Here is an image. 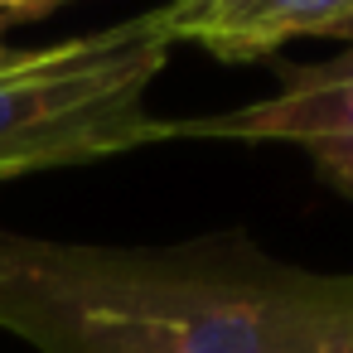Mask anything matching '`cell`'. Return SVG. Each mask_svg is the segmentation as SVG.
Segmentation results:
<instances>
[{
  "instance_id": "1",
  "label": "cell",
  "mask_w": 353,
  "mask_h": 353,
  "mask_svg": "<svg viewBox=\"0 0 353 353\" xmlns=\"http://www.w3.org/2000/svg\"><path fill=\"white\" fill-rule=\"evenodd\" d=\"M0 324L39 353H353V276L281 266L247 242L0 237Z\"/></svg>"
},
{
  "instance_id": "2",
  "label": "cell",
  "mask_w": 353,
  "mask_h": 353,
  "mask_svg": "<svg viewBox=\"0 0 353 353\" xmlns=\"http://www.w3.org/2000/svg\"><path fill=\"white\" fill-rule=\"evenodd\" d=\"M170 49L160 6L68 44L25 49L0 68V179L170 141V121L145 112Z\"/></svg>"
},
{
  "instance_id": "3",
  "label": "cell",
  "mask_w": 353,
  "mask_h": 353,
  "mask_svg": "<svg viewBox=\"0 0 353 353\" xmlns=\"http://www.w3.org/2000/svg\"><path fill=\"white\" fill-rule=\"evenodd\" d=\"M174 136H208V141H290L305 145L319 174L353 199V39L343 54L314 68H295L276 97H261L237 112L170 121Z\"/></svg>"
},
{
  "instance_id": "4",
  "label": "cell",
  "mask_w": 353,
  "mask_h": 353,
  "mask_svg": "<svg viewBox=\"0 0 353 353\" xmlns=\"http://www.w3.org/2000/svg\"><path fill=\"white\" fill-rule=\"evenodd\" d=\"M353 0H170L160 6L170 44H199L218 59H261L290 39H339Z\"/></svg>"
},
{
  "instance_id": "5",
  "label": "cell",
  "mask_w": 353,
  "mask_h": 353,
  "mask_svg": "<svg viewBox=\"0 0 353 353\" xmlns=\"http://www.w3.org/2000/svg\"><path fill=\"white\" fill-rule=\"evenodd\" d=\"M54 6H68V0H0V15L10 20H30V15H44Z\"/></svg>"
},
{
  "instance_id": "6",
  "label": "cell",
  "mask_w": 353,
  "mask_h": 353,
  "mask_svg": "<svg viewBox=\"0 0 353 353\" xmlns=\"http://www.w3.org/2000/svg\"><path fill=\"white\" fill-rule=\"evenodd\" d=\"M0 34H6V30H0ZM20 54H25V49H15V44H6V39H0V68H10Z\"/></svg>"
},
{
  "instance_id": "7",
  "label": "cell",
  "mask_w": 353,
  "mask_h": 353,
  "mask_svg": "<svg viewBox=\"0 0 353 353\" xmlns=\"http://www.w3.org/2000/svg\"><path fill=\"white\" fill-rule=\"evenodd\" d=\"M339 39H353V15H348V25L339 30Z\"/></svg>"
}]
</instances>
